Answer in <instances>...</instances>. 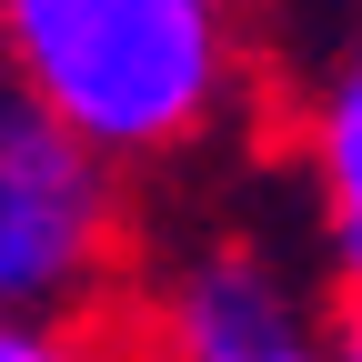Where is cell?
<instances>
[{"mask_svg":"<svg viewBox=\"0 0 362 362\" xmlns=\"http://www.w3.org/2000/svg\"><path fill=\"white\" fill-rule=\"evenodd\" d=\"M151 362H332V322L262 242H211L151 292Z\"/></svg>","mask_w":362,"mask_h":362,"instance_id":"3957f363","label":"cell"},{"mask_svg":"<svg viewBox=\"0 0 362 362\" xmlns=\"http://www.w3.org/2000/svg\"><path fill=\"white\" fill-rule=\"evenodd\" d=\"M0 90L121 171L181 161L242 101V0H0Z\"/></svg>","mask_w":362,"mask_h":362,"instance_id":"6da1fadb","label":"cell"},{"mask_svg":"<svg viewBox=\"0 0 362 362\" xmlns=\"http://www.w3.org/2000/svg\"><path fill=\"white\" fill-rule=\"evenodd\" d=\"M302 131H342V141H362V51L312 90V111H302Z\"/></svg>","mask_w":362,"mask_h":362,"instance_id":"8992f818","label":"cell"},{"mask_svg":"<svg viewBox=\"0 0 362 362\" xmlns=\"http://www.w3.org/2000/svg\"><path fill=\"white\" fill-rule=\"evenodd\" d=\"M302 181H312V221H322L332 272H342V282H362V141L302 131Z\"/></svg>","mask_w":362,"mask_h":362,"instance_id":"277c9868","label":"cell"},{"mask_svg":"<svg viewBox=\"0 0 362 362\" xmlns=\"http://www.w3.org/2000/svg\"><path fill=\"white\" fill-rule=\"evenodd\" d=\"M322 322H332V362H362V282H342V312Z\"/></svg>","mask_w":362,"mask_h":362,"instance_id":"52a82bcc","label":"cell"},{"mask_svg":"<svg viewBox=\"0 0 362 362\" xmlns=\"http://www.w3.org/2000/svg\"><path fill=\"white\" fill-rule=\"evenodd\" d=\"M131 252V181L0 90V312H81Z\"/></svg>","mask_w":362,"mask_h":362,"instance_id":"7a4b0ae2","label":"cell"},{"mask_svg":"<svg viewBox=\"0 0 362 362\" xmlns=\"http://www.w3.org/2000/svg\"><path fill=\"white\" fill-rule=\"evenodd\" d=\"M0 362H101L81 312H0Z\"/></svg>","mask_w":362,"mask_h":362,"instance_id":"5b68a950","label":"cell"}]
</instances>
